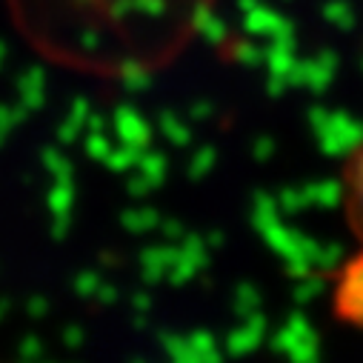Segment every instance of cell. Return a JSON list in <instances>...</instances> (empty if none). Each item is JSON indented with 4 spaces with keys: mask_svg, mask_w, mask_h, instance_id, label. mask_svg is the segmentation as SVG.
<instances>
[{
    "mask_svg": "<svg viewBox=\"0 0 363 363\" xmlns=\"http://www.w3.org/2000/svg\"><path fill=\"white\" fill-rule=\"evenodd\" d=\"M337 306L343 318L363 326V260L346 272V278L340 284V295H337Z\"/></svg>",
    "mask_w": 363,
    "mask_h": 363,
    "instance_id": "cell-2",
    "label": "cell"
},
{
    "mask_svg": "<svg viewBox=\"0 0 363 363\" xmlns=\"http://www.w3.org/2000/svg\"><path fill=\"white\" fill-rule=\"evenodd\" d=\"M343 186H346V212L354 226V232L363 238V149L349 160L346 174H343Z\"/></svg>",
    "mask_w": 363,
    "mask_h": 363,
    "instance_id": "cell-1",
    "label": "cell"
}]
</instances>
